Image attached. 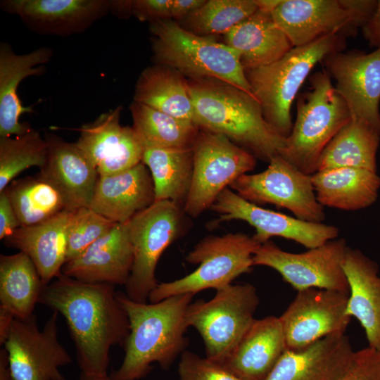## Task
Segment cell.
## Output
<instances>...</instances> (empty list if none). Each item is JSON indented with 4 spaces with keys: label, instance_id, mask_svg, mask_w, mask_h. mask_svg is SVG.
<instances>
[{
    "label": "cell",
    "instance_id": "1",
    "mask_svg": "<svg viewBox=\"0 0 380 380\" xmlns=\"http://www.w3.org/2000/svg\"><path fill=\"white\" fill-rule=\"evenodd\" d=\"M39 303L65 319L81 372L108 375L110 348H123L129 333L115 286L82 282L62 274L44 287Z\"/></svg>",
    "mask_w": 380,
    "mask_h": 380
},
{
    "label": "cell",
    "instance_id": "2",
    "mask_svg": "<svg viewBox=\"0 0 380 380\" xmlns=\"http://www.w3.org/2000/svg\"><path fill=\"white\" fill-rule=\"evenodd\" d=\"M194 296L179 294L148 303L117 292L129 319V333L123 346V360L110 376L112 380L143 379L155 362L165 370L172 366L188 345L186 313Z\"/></svg>",
    "mask_w": 380,
    "mask_h": 380
},
{
    "label": "cell",
    "instance_id": "3",
    "mask_svg": "<svg viewBox=\"0 0 380 380\" xmlns=\"http://www.w3.org/2000/svg\"><path fill=\"white\" fill-rule=\"evenodd\" d=\"M187 84L199 129L225 136L264 162L279 155L286 138L266 122L253 95L211 78L188 80Z\"/></svg>",
    "mask_w": 380,
    "mask_h": 380
},
{
    "label": "cell",
    "instance_id": "4",
    "mask_svg": "<svg viewBox=\"0 0 380 380\" xmlns=\"http://www.w3.org/2000/svg\"><path fill=\"white\" fill-rule=\"evenodd\" d=\"M346 46V37L330 34L294 46L270 65L245 70L265 120L278 135L286 138L291 134V105L311 70L329 55L343 51Z\"/></svg>",
    "mask_w": 380,
    "mask_h": 380
},
{
    "label": "cell",
    "instance_id": "5",
    "mask_svg": "<svg viewBox=\"0 0 380 380\" xmlns=\"http://www.w3.org/2000/svg\"><path fill=\"white\" fill-rule=\"evenodd\" d=\"M149 29L157 65L189 80H218L253 95L239 53L225 43L194 34L171 18L152 22Z\"/></svg>",
    "mask_w": 380,
    "mask_h": 380
},
{
    "label": "cell",
    "instance_id": "6",
    "mask_svg": "<svg viewBox=\"0 0 380 380\" xmlns=\"http://www.w3.org/2000/svg\"><path fill=\"white\" fill-rule=\"evenodd\" d=\"M308 80L310 89L296 99V120L279 155L303 173L312 175L325 147L352 115L324 68Z\"/></svg>",
    "mask_w": 380,
    "mask_h": 380
},
{
    "label": "cell",
    "instance_id": "7",
    "mask_svg": "<svg viewBox=\"0 0 380 380\" xmlns=\"http://www.w3.org/2000/svg\"><path fill=\"white\" fill-rule=\"evenodd\" d=\"M253 236L243 233L208 236L201 240L186 257L198 267L185 277L158 283L148 296L151 303L184 293L196 294L208 289H220L240 275L251 272L253 257L260 246Z\"/></svg>",
    "mask_w": 380,
    "mask_h": 380
},
{
    "label": "cell",
    "instance_id": "8",
    "mask_svg": "<svg viewBox=\"0 0 380 380\" xmlns=\"http://www.w3.org/2000/svg\"><path fill=\"white\" fill-rule=\"evenodd\" d=\"M259 303L256 288L248 283L231 284L210 300L191 303L186 325L201 336L205 357L222 364L230 356L255 321Z\"/></svg>",
    "mask_w": 380,
    "mask_h": 380
},
{
    "label": "cell",
    "instance_id": "9",
    "mask_svg": "<svg viewBox=\"0 0 380 380\" xmlns=\"http://www.w3.org/2000/svg\"><path fill=\"white\" fill-rule=\"evenodd\" d=\"M184 210L168 200L155 201L127 223L134 262L125 285L126 296L138 303H147L157 286L158 262L165 250L183 232Z\"/></svg>",
    "mask_w": 380,
    "mask_h": 380
},
{
    "label": "cell",
    "instance_id": "10",
    "mask_svg": "<svg viewBox=\"0 0 380 380\" xmlns=\"http://www.w3.org/2000/svg\"><path fill=\"white\" fill-rule=\"evenodd\" d=\"M192 150V181L183 210L196 217L237 178L253 170L256 158L225 136L201 129Z\"/></svg>",
    "mask_w": 380,
    "mask_h": 380
},
{
    "label": "cell",
    "instance_id": "11",
    "mask_svg": "<svg viewBox=\"0 0 380 380\" xmlns=\"http://www.w3.org/2000/svg\"><path fill=\"white\" fill-rule=\"evenodd\" d=\"M229 186L249 202L274 204L303 220L322 222L325 218L311 175L303 173L280 155L273 157L264 171L244 174Z\"/></svg>",
    "mask_w": 380,
    "mask_h": 380
},
{
    "label": "cell",
    "instance_id": "12",
    "mask_svg": "<svg viewBox=\"0 0 380 380\" xmlns=\"http://www.w3.org/2000/svg\"><path fill=\"white\" fill-rule=\"evenodd\" d=\"M348 247L344 239L336 238L305 252L293 253L269 241L255 251L253 265L272 268L298 291L317 288L348 293L343 267Z\"/></svg>",
    "mask_w": 380,
    "mask_h": 380
},
{
    "label": "cell",
    "instance_id": "13",
    "mask_svg": "<svg viewBox=\"0 0 380 380\" xmlns=\"http://www.w3.org/2000/svg\"><path fill=\"white\" fill-rule=\"evenodd\" d=\"M58 312L40 329L35 315L14 319L4 344L13 380H67L60 368L72 357L58 338Z\"/></svg>",
    "mask_w": 380,
    "mask_h": 380
},
{
    "label": "cell",
    "instance_id": "14",
    "mask_svg": "<svg viewBox=\"0 0 380 380\" xmlns=\"http://www.w3.org/2000/svg\"><path fill=\"white\" fill-rule=\"evenodd\" d=\"M210 209L220 215L215 224L232 220L248 223L255 229L253 236L260 244L273 236H279L310 249L336 239L339 232L334 225L308 222L261 208L245 200L229 187L218 195Z\"/></svg>",
    "mask_w": 380,
    "mask_h": 380
},
{
    "label": "cell",
    "instance_id": "15",
    "mask_svg": "<svg viewBox=\"0 0 380 380\" xmlns=\"http://www.w3.org/2000/svg\"><path fill=\"white\" fill-rule=\"evenodd\" d=\"M348 293L310 288L298 291L279 317L287 349L299 350L334 334L345 333L351 317Z\"/></svg>",
    "mask_w": 380,
    "mask_h": 380
},
{
    "label": "cell",
    "instance_id": "16",
    "mask_svg": "<svg viewBox=\"0 0 380 380\" xmlns=\"http://www.w3.org/2000/svg\"><path fill=\"white\" fill-rule=\"evenodd\" d=\"M322 63L336 81L335 88L352 117L366 121L380 132V48L370 53L359 50L334 53Z\"/></svg>",
    "mask_w": 380,
    "mask_h": 380
},
{
    "label": "cell",
    "instance_id": "17",
    "mask_svg": "<svg viewBox=\"0 0 380 380\" xmlns=\"http://www.w3.org/2000/svg\"><path fill=\"white\" fill-rule=\"evenodd\" d=\"M122 110L118 106L79 129L75 144L99 176L117 174L141 162L143 144L132 127L120 125Z\"/></svg>",
    "mask_w": 380,
    "mask_h": 380
},
{
    "label": "cell",
    "instance_id": "18",
    "mask_svg": "<svg viewBox=\"0 0 380 380\" xmlns=\"http://www.w3.org/2000/svg\"><path fill=\"white\" fill-rule=\"evenodd\" d=\"M272 16L293 47L330 34L354 36L360 28L343 0H281Z\"/></svg>",
    "mask_w": 380,
    "mask_h": 380
},
{
    "label": "cell",
    "instance_id": "19",
    "mask_svg": "<svg viewBox=\"0 0 380 380\" xmlns=\"http://www.w3.org/2000/svg\"><path fill=\"white\" fill-rule=\"evenodd\" d=\"M0 6L36 33L67 37L84 32L105 16L110 0H4Z\"/></svg>",
    "mask_w": 380,
    "mask_h": 380
},
{
    "label": "cell",
    "instance_id": "20",
    "mask_svg": "<svg viewBox=\"0 0 380 380\" xmlns=\"http://www.w3.org/2000/svg\"><path fill=\"white\" fill-rule=\"evenodd\" d=\"M44 139L47 156L39 177L59 191L68 210L89 208L99 177L96 168L75 143L51 133Z\"/></svg>",
    "mask_w": 380,
    "mask_h": 380
},
{
    "label": "cell",
    "instance_id": "21",
    "mask_svg": "<svg viewBox=\"0 0 380 380\" xmlns=\"http://www.w3.org/2000/svg\"><path fill=\"white\" fill-rule=\"evenodd\" d=\"M127 222L116 223L84 252L66 262L62 274L86 283L125 285L134 262Z\"/></svg>",
    "mask_w": 380,
    "mask_h": 380
},
{
    "label": "cell",
    "instance_id": "22",
    "mask_svg": "<svg viewBox=\"0 0 380 380\" xmlns=\"http://www.w3.org/2000/svg\"><path fill=\"white\" fill-rule=\"evenodd\" d=\"M353 353L345 333L331 334L299 350L286 348L264 380H337Z\"/></svg>",
    "mask_w": 380,
    "mask_h": 380
},
{
    "label": "cell",
    "instance_id": "23",
    "mask_svg": "<svg viewBox=\"0 0 380 380\" xmlns=\"http://www.w3.org/2000/svg\"><path fill=\"white\" fill-rule=\"evenodd\" d=\"M53 55L49 47H40L30 53L17 54L5 42L0 44V137L18 136L32 129L20 122L23 113H32L31 106H23L17 94L21 81L30 76H41L44 65Z\"/></svg>",
    "mask_w": 380,
    "mask_h": 380
},
{
    "label": "cell",
    "instance_id": "24",
    "mask_svg": "<svg viewBox=\"0 0 380 380\" xmlns=\"http://www.w3.org/2000/svg\"><path fill=\"white\" fill-rule=\"evenodd\" d=\"M155 201L151 173L141 162L125 171L99 176L89 208L122 224Z\"/></svg>",
    "mask_w": 380,
    "mask_h": 380
},
{
    "label": "cell",
    "instance_id": "25",
    "mask_svg": "<svg viewBox=\"0 0 380 380\" xmlns=\"http://www.w3.org/2000/svg\"><path fill=\"white\" fill-rule=\"evenodd\" d=\"M73 211L65 209L39 224L20 227L4 239L7 246L30 258L44 286L62 274L66 261L67 231Z\"/></svg>",
    "mask_w": 380,
    "mask_h": 380
},
{
    "label": "cell",
    "instance_id": "26",
    "mask_svg": "<svg viewBox=\"0 0 380 380\" xmlns=\"http://www.w3.org/2000/svg\"><path fill=\"white\" fill-rule=\"evenodd\" d=\"M286 350L279 317L267 316L255 319L222 365L242 380H264Z\"/></svg>",
    "mask_w": 380,
    "mask_h": 380
},
{
    "label": "cell",
    "instance_id": "27",
    "mask_svg": "<svg viewBox=\"0 0 380 380\" xmlns=\"http://www.w3.org/2000/svg\"><path fill=\"white\" fill-rule=\"evenodd\" d=\"M349 286L346 312L365 330L369 346L380 350V277L376 262L348 247L343 264Z\"/></svg>",
    "mask_w": 380,
    "mask_h": 380
},
{
    "label": "cell",
    "instance_id": "28",
    "mask_svg": "<svg viewBox=\"0 0 380 380\" xmlns=\"http://www.w3.org/2000/svg\"><path fill=\"white\" fill-rule=\"evenodd\" d=\"M224 40L239 53L245 70L270 65L293 47L272 13L260 9L236 25L224 34Z\"/></svg>",
    "mask_w": 380,
    "mask_h": 380
},
{
    "label": "cell",
    "instance_id": "29",
    "mask_svg": "<svg viewBox=\"0 0 380 380\" xmlns=\"http://www.w3.org/2000/svg\"><path fill=\"white\" fill-rule=\"evenodd\" d=\"M317 201L324 207L355 211L372 205L378 197L376 172L349 167L318 170L311 175Z\"/></svg>",
    "mask_w": 380,
    "mask_h": 380
},
{
    "label": "cell",
    "instance_id": "30",
    "mask_svg": "<svg viewBox=\"0 0 380 380\" xmlns=\"http://www.w3.org/2000/svg\"><path fill=\"white\" fill-rule=\"evenodd\" d=\"M133 101L194 123L187 80L170 67L156 64L144 70L137 82Z\"/></svg>",
    "mask_w": 380,
    "mask_h": 380
},
{
    "label": "cell",
    "instance_id": "31",
    "mask_svg": "<svg viewBox=\"0 0 380 380\" xmlns=\"http://www.w3.org/2000/svg\"><path fill=\"white\" fill-rule=\"evenodd\" d=\"M44 286L27 255L19 251L0 255V310L15 319L30 318Z\"/></svg>",
    "mask_w": 380,
    "mask_h": 380
},
{
    "label": "cell",
    "instance_id": "32",
    "mask_svg": "<svg viewBox=\"0 0 380 380\" xmlns=\"http://www.w3.org/2000/svg\"><path fill=\"white\" fill-rule=\"evenodd\" d=\"M143 147L141 162L150 170L156 201H171L183 208L192 181V148Z\"/></svg>",
    "mask_w": 380,
    "mask_h": 380
},
{
    "label": "cell",
    "instance_id": "33",
    "mask_svg": "<svg viewBox=\"0 0 380 380\" xmlns=\"http://www.w3.org/2000/svg\"><path fill=\"white\" fill-rule=\"evenodd\" d=\"M380 132L366 121L352 117L320 155L317 170L349 167L376 172Z\"/></svg>",
    "mask_w": 380,
    "mask_h": 380
},
{
    "label": "cell",
    "instance_id": "34",
    "mask_svg": "<svg viewBox=\"0 0 380 380\" xmlns=\"http://www.w3.org/2000/svg\"><path fill=\"white\" fill-rule=\"evenodd\" d=\"M133 129L143 146L192 148L199 128L144 104L133 102L129 106Z\"/></svg>",
    "mask_w": 380,
    "mask_h": 380
},
{
    "label": "cell",
    "instance_id": "35",
    "mask_svg": "<svg viewBox=\"0 0 380 380\" xmlns=\"http://www.w3.org/2000/svg\"><path fill=\"white\" fill-rule=\"evenodd\" d=\"M4 191L20 227L39 224L67 209L59 191L39 177L13 180Z\"/></svg>",
    "mask_w": 380,
    "mask_h": 380
},
{
    "label": "cell",
    "instance_id": "36",
    "mask_svg": "<svg viewBox=\"0 0 380 380\" xmlns=\"http://www.w3.org/2000/svg\"><path fill=\"white\" fill-rule=\"evenodd\" d=\"M258 9L255 0H208L182 19V27L198 35L225 34Z\"/></svg>",
    "mask_w": 380,
    "mask_h": 380
},
{
    "label": "cell",
    "instance_id": "37",
    "mask_svg": "<svg viewBox=\"0 0 380 380\" xmlns=\"http://www.w3.org/2000/svg\"><path fill=\"white\" fill-rule=\"evenodd\" d=\"M46 156V141L32 128L14 137H0V193L23 170L43 167Z\"/></svg>",
    "mask_w": 380,
    "mask_h": 380
},
{
    "label": "cell",
    "instance_id": "38",
    "mask_svg": "<svg viewBox=\"0 0 380 380\" xmlns=\"http://www.w3.org/2000/svg\"><path fill=\"white\" fill-rule=\"evenodd\" d=\"M115 224L89 208L74 210L67 231L65 262L84 252Z\"/></svg>",
    "mask_w": 380,
    "mask_h": 380
},
{
    "label": "cell",
    "instance_id": "39",
    "mask_svg": "<svg viewBox=\"0 0 380 380\" xmlns=\"http://www.w3.org/2000/svg\"><path fill=\"white\" fill-rule=\"evenodd\" d=\"M178 380H242L222 364L185 350L180 355Z\"/></svg>",
    "mask_w": 380,
    "mask_h": 380
},
{
    "label": "cell",
    "instance_id": "40",
    "mask_svg": "<svg viewBox=\"0 0 380 380\" xmlns=\"http://www.w3.org/2000/svg\"><path fill=\"white\" fill-rule=\"evenodd\" d=\"M337 380H380V350L368 346L354 351Z\"/></svg>",
    "mask_w": 380,
    "mask_h": 380
},
{
    "label": "cell",
    "instance_id": "41",
    "mask_svg": "<svg viewBox=\"0 0 380 380\" xmlns=\"http://www.w3.org/2000/svg\"><path fill=\"white\" fill-rule=\"evenodd\" d=\"M172 0H134L132 15L140 21L151 23L171 18Z\"/></svg>",
    "mask_w": 380,
    "mask_h": 380
},
{
    "label": "cell",
    "instance_id": "42",
    "mask_svg": "<svg viewBox=\"0 0 380 380\" xmlns=\"http://www.w3.org/2000/svg\"><path fill=\"white\" fill-rule=\"evenodd\" d=\"M20 227L5 191L0 193V239H5Z\"/></svg>",
    "mask_w": 380,
    "mask_h": 380
},
{
    "label": "cell",
    "instance_id": "43",
    "mask_svg": "<svg viewBox=\"0 0 380 380\" xmlns=\"http://www.w3.org/2000/svg\"><path fill=\"white\" fill-rule=\"evenodd\" d=\"M365 39L371 47L380 48V0L371 18L362 28Z\"/></svg>",
    "mask_w": 380,
    "mask_h": 380
},
{
    "label": "cell",
    "instance_id": "44",
    "mask_svg": "<svg viewBox=\"0 0 380 380\" xmlns=\"http://www.w3.org/2000/svg\"><path fill=\"white\" fill-rule=\"evenodd\" d=\"M205 1V0H172L171 19L180 20L184 18L192 11L203 5Z\"/></svg>",
    "mask_w": 380,
    "mask_h": 380
},
{
    "label": "cell",
    "instance_id": "45",
    "mask_svg": "<svg viewBox=\"0 0 380 380\" xmlns=\"http://www.w3.org/2000/svg\"><path fill=\"white\" fill-rule=\"evenodd\" d=\"M132 1L110 0V12L119 18L132 15Z\"/></svg>",
    "mask_w": 380,
    "mask_h": 380
},
{
    "label": "cell",
    "instance_id": "46",
    "mask_svg": "<svg viewBox=\"0 0 380 380\" xmlns=\"http://www.w3.org/2000/svg\"><path fill=\"white\" fill-rule=\"evenodd\" d=\"M0 380H13L9 368L7 352L4 347L0 350Z\"/></svg>",
    "mask_w": 380,
    "mask_h": 380
},
{
    "label": "cell",
    "instance_id": "47",
    "mask_svg": "<svg viewBox=\"0 0 380 380\" xmlns=\"http://www.w3.org/2000/svg\"><path fill=\"white\" fill-rule=\"evenodd\" d=\"M79 380H112L108 375H96L80 372Z\"/></svg>",
    "mask_w": 380,
    "mask_h": 380
}]
</instances>
